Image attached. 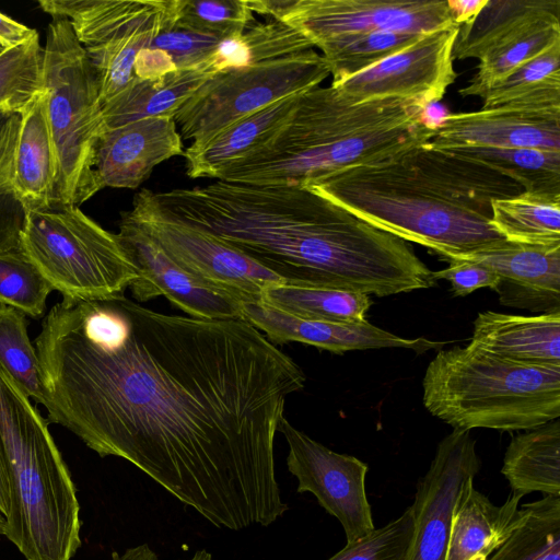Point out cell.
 I'll return each instance as SVG.
<instances>
[{"mask_svg": "<svg viewBox=\"0 0 560 560\" xmlns=\"http://www.w3.org/2000/svg\"><path fill=\"white\" fill-rule=\"evenodd\" d=\"M49 421L135 465L219 528L288 504L275 439L302 369L244 319L160 313L124 294L62 299L34 341Z\"/></svg>", "mask_w": 560, "mask_h": 560, "instance_id": "6da1fadb", "label": "cell"}, {"mask_svg": "<svg viewBox=\"0 0 560 560\" xmlns=\"http://www.w3.org/2000/svg\"><path fill=\"white\" fill-rule=\"evenodd\" d=\"M151 196L165 214L236 248L287 284L382 298L435 282L407 242L303 186L214 180Z\"/></svg>", "mask_w": 560, "mask_h": 560, "instance_id": "7a4b0ae2", "label": "cell"}, {"mask_svg": "<svg viewBox=\"0 0 560 560\" xmlns=\"http://www.w3.org/2000/svg\"><path fill=\"white\" fill-rule=\"evenodd\" d=\"M303 187L447 261L504 241L490 222L491 202L523 191L512 179L429 141Z\"/></svg>", "mask_w": 560, "mask_h": 560, "instance_id": "3957f363", "label": "cell"}, {"mask_svg": "<svg viewBox=\"0 0 560 560\" xmlns=\"http://www.w3.org/2000/svg\"><path fill=\"white\" fill-rule=\"evenodd\" d=\"M425 112L399 98L354 103L332 85L316 86L299 95L289 118L264 145L233 162L215 180L305 186L430 141L434 124Z\"/></svg>", "mask_w": 560, "mask_h": 560, "instance_id": "277c9868", "label": "cell"}, {"mask_svg": "<svg viewBox=\"0 0 560 560\" xmlns=\"http://www.w3.org/2000/svg\"><path fill=\"white\" fill-rule=\"evenodd\" d=\"M0 438L10 491L4 536L26 560H71L82 544L77 488L47 421L2 369Z\"/></svg>", "mask_w": 560, "mask_h": 560, "instance_id": "5b68a950", "label": "cell"}, {"mask_svg": "<svg viewBox=\"0 0 560 560\" xmlns=\"http://www.w3.org/2000/svg\"><path fill=\"white\" fill-rule=\"evenodd\" d=\"M422 388L427 410L454 429L530 430L560 417V365L508 360L471 342L440 350Z\"/></svg>", "mask_w": 560, "mask_h": 560, "instance_id": "8992f818", "label": "cell"}, {"mask_svg": "<svg viewBox=\"0 0 560 560\" xmlns=\"http://www.w3.org/2000/svg\"><path fill=\"white\" fill-rule=\"evenodd\" d=\"M42 85L58 165L55 207H79L98 192L94 163L105 124L95 71L61 18L48 25Z\"/></svg>", "mask_w": 560, "mask_h": 560, "instance_id": "52a82bcc", "label": "cell"}, {"mask_svg": "<svg viewBox=\"0 0 560 560\" xmlns=\"http://www.w3.org/2000/svg\"><path fill=\"white\" fill-rule=\"evenodd\" d=\"M20 247L62 299L120 295L140 277L118 235L74 206L23 212Z\"/></svg>", "mask_w": 560, "mask_h": 560, "instance_id": "ba28073f", "label": "cell"}, {"mask_svg": "<svg viewBox=\"0 0 560 560\" xmlns=\"http://www.w3.org/2000/svg\"><path fill=\"white\" fill-rule=\"evenodd\" d=\"M329 74L314 49L212 74L185 101L174 120L182 139L200 144L245 116L319 86Z\"/></svg>", "mask_w": 560, "mask_h": 560, "instance_id": "9c48e42d", "label": "cell"}, {"mask_svg": "<svg viewBox=\"0 0 560 560\" xmlns=\"http://www.w3.org/2000/svg\"><path fill=\"white\" fill-rule=\"evenodd\" d=\"M125 213L184 271L244 303L260 302L268 289L284 283L236 248L165 214L155 205L149 189L138 192L131 210Z\"/></svg>", "mask_w": 560, "mask_h": 560, "instance_id": "30bf717a", "label": "cell"}, {"mask_svg": "<svg viewBox=\"0 0 560 560\" xmlns=\"http://www.w3.org/2000/svg\"><path fill=\"white\" fill-rule=\"evenodd\" d=\"M254 13L282 21L314 45L373 31L427 34L454 23L447 0H247Z\"/></svg>", "mask_w": 560, "mask_h": 560, "instance_id": "8fae6325", "label": "cell"}, {"mask_svg": "<svg viewBox=\"0 0 560 560\" xmlns=\"http://www.w3.org/2000/svg\"><path fill=\"white\" fill-rule=\"evenodd\" d=\"M279 432L289 446L287 465L298 479V492L315 495L319 505L339 521L347 542L372 532L375 526L365 490L368 465L352 455L329 450L285 417Z\"/></svg>", "mask_w": 560, "mask_h": 560, "instance_id": "7c38bea8", "label": "cell"}, {"mask_svg": "<svg viewBox=\"0 0 560 560\" xmlns=\"http://www.w3.org/2000/svg\"><path fill=\"white\" fill-rule=\"evenodd\" d=\"M459 25L423 34L374 67L331 84L354 103L399 98L425 108L443 98L456 81L453 49Z\"/></svg>", "mask_w": 560, "mask_h": 560, "instance_id": "4fadbf2b", "label": "cell"}, {"mask_svg": "<svg viewBox=\"0 0 560 560\" xmlns=\"http://www.w3.org/2000/svg\"><path fill=\"white\" fill-rule=\"evenodd\" d=\"M480 469L470 431L453 429L438 444L411 505L415 533L408 560H445L451 516L457 494Z\"/></svg>", "mask_w": 560, "mask_h": 560, "instance_id": "5bb4252c", "label": "cell"}, {"mask_svg": "<svg viewBox=\"0 0 560 560\" xmlns=\"http://www.w3.org/2000/svg\"><path fill=\"white\" fill-rule=\"evenodd\" d=\"M117 235L140 270L129 287L138 303L164 295L190 317L243 319L242 300L188 275L125 212Z\"/></svg>", "mask_w": 560, "mask_h": 560, "instance_id": "9a60e30c", "label": "cell"}, {"mask_svg": "<svg viewBox=\"0 0 560 560\" xmlns=\"http://www.w3.org/2000/svg\"><path fill=\"white\" fill-rule=\"evenodd\" d=\"M184 151L173 117H148L105 128L95 152L97 189H135L155 166L173 156L184 155Z\"/></svg>", "mask_w": 560, "mask_h": 560, "instance_id": "2e32d148", "label": "cell"}, {"mask_svg": "<svg viewBox=\"0 0 560 560\" xmlns=\"http://www.w3.org/2000/svg\"><path fill=\"white\" fill-rule=\"evenodd\" d=\"M463 259L494 271L498 282L492 290L501 305L539 314L560 312V245L504 240Z\"/></svg>", "mask_w": 560, "mask_h": 560, "instance_id": "e0dca14e", "label": "cell"}, {"mask_svg": "<svg viewBox=\"0 0 560 560\" xmlns=\"http://www.w3.org/2000/svg\"><path fill=\"white\" fill-rule=\"evenodd\" d=\"M242 314L244 320L260 330L273 345L296 341L334 353L380 348H405L422 353L444 345L423 337L404 338L368 320L335 323L306 319L264 302L243 303Z\"/></svg>", "mask_w": 560, "mask_h": 560, "instance_id": "ac0fdd59", "label": "cell"}, {"mask_svg": "<svg viewBox=\"0 0 560 560\" xmlns=\"http://www.w3.org/2000/svg\"><path fill=\"white\" fill-rule=\"evenodd\" d=\"M429 142L439 149L478 145L560 151V112L497 107L452 113L434 124Z\"/></svg>", "mask_w": 560, "mask_h": 560, "instance_id": "d6986e66", "label": "cell"}, {"mask_svg": "<svg viewBox=\"0 0 560 560\" xmlns=\"http://www.w3.org/2000/svg\"><path fill=\"white\" fill-rule=\"evenodd\" d=\"M39 8L67 20L84 48L127 35H160L175 27L180 0H40Z\"/></svg>", "mask_w": 560, "mask_h": 560, "instance_id": "ffe728a7", "label": "cell"}, {"mask_svg": "<svg viewBox=\"0 0 560 560\" xmlns=\"http://www.w3.org/2000/svg\"><path fill=\"white\" fill-rule=\"evenodd\" d=\"M19 115L11 195L23 212L52 209L58 165L43 88Z\"/></svg>", "mask_w": 560, "mask_h": 560, "instance_id": "44dd1931", "label": "cell"}, {"mask_svg": "<svg viewBox=\"0 0 560 560\" xmlns=\"http://www.w3.org/2000/svg\"><path fill=\"white\" fill-rule=\"evenodd\" d=\"M474 478L465 480L454 503L445 560H488L521 521L523 495L511 492L494 505L475 489Z\"/></svg>", "mask_w": 560, "mask_h": 560, "instance_id": "7402d4cb", "label": "cell"}, {"mask_svg": "<svg viewBox=\"0 0 560 560\" xmlns=\"http://www.w3.org/2000/svg\"><path fill=\"white\" fill-rule=\"evenodd\" d=\"M470 342L494 355L528 364L560 365V312L534 316L486 311Z\"/></svg>", "mask_w": 560, "mask_h": 560, "instance_id": "603a6c76", "label": "cell"}, {"mask_svg": "<svg viewBox=\"0 0 560 560\" xmlns=\"http://www.w3.org/2000/svg\"><path fill=\"white\" fill-rule=\"evenodd\" d=\"M299 95L238 119L203 143L190 144L184 151L187 176L218 179L229 165L259 149L279 130L294 109Z\"/></svg>", "mask_w": 560, "mask_h": 560, "instance_id": "cb8c5ba5", "label": "cell"}, {"mask_svg": "<svg viewBox=\"0 0 560 560\" xmlns=\"http://www.w3.org/2000/svg\"><path fill=\"white\" fill-rule=\"evenodd\" d=\"M512 438L502 475L513 493L560 495V421H549Z\"/></svg>", "mask_w": 560, "mask_h": 560, "instance_id": "d4e9b609", "label": "cell"}, {"mask_svg": "<svg viewBox=\"0 0 560 560\" xmlns=\"http://www.w3.org/2000/svg\"><path fill=\"white\" fill-rule=\"evenodd\" d=\"M560 43V10L547 12L506 34L478 58L477 71L458 93L481 96L490 86L552 45Z\"/></svg>", "mask_w": 560, "mask_h": 560, "instance_id": "484cf974", "label": "cell"}, {"mask_svg": "<svg viewBox=\"0 0 560 560\" xmlns=\"http://www.w3.org/2000/svg\"><path fill=\"white\" fill-rule=\"evenodd\" d=\"M313 43L293 26L270 19L254 21L242 34L223 38L198 71L212 75L265 61L302 54Z\"/></svg>", "mask_w": 560, "mask_h": 560, "instance_id": "4316f807", "label": "cell"}, {"mask_svg": "<svg viewBox=\"0 0 560 560\" xmlns=\"http://www.w3.org/2000/svg\"><path fill=\"white\" fill-rule=\"evenodd\" d=\"M210 75L196 70H175L160 79L133 81L102 105L105 128L148 117H173L191 93Z\"/></svg>", "mask_w": 560, "mask_h": 560, "instance_id": "83f0119b", "label": "cell"}, {"mask_svg": "<svg viewBox=\"0 0 560 560\" xmlns=\"http://www.w3.org/2000/svg\"><path fill=\"white\" fill-rule=\"evenodd\" d=\"M480 97L481 109L560 110V43L516 68Z\"/></svg>", "mask_w": 560, "mask_h": 560, "instance_id": "f1b7e54d", "label": "cell"}, {"mask_svg": "<svg viewBox=\"0 0 560 560\" xmlns=\"http://www.w3.org/2000/svg\"><path fill=\"white\" fill-rule=\"evenodd\" d=\"M442 150L495 171L524 192L560 197V151L478 145Z\"/></svg>", "mask_w": 560, "mask_h": 560, "instance_id": "f546056e", "label": "cell"}, {"mask_svg": "<svg viewBox=\"0 0 560 560\" xmlns=\"http://www.w3.org/2000/svg\"><path fill=\"white\" fill-rule=\"evenodd\" d=\"M490 222L509 242L527 245H560V197L522 191L494 199Z\"/></svg>", "mask_w": 560, "mask_h": 560, "instance_id": "4dcf8cb0", "label": "cell"}, {"mask_svg": "<svg viewBox=\"0 0 560 560\" xmlns=\"http://www.w3.org/2000/svg\"><path fill=\"white\" fill-rule=\"evenodd\" d=\"M260 302L298 317L335 323L364 322L372 305L364 293L287 283L268 289Z\"/></svg>", "mask_w": 560, "mask_h": 560, "instance_id": "1f68e13d", "label": "cell"}, {"mask_svg": "<svg viewBox=\"0 0 560 560\" xmlns=\"http://www.w3.org/2000/svg\"><path fill=\"white\" fill-rule=\"evenodd\" d=\"M557 9L560 0H487L476 16L459 25L453 58L478 59L504 35Z\"/></svg>", "mask_w": 560, "mask_h": 560, "instance_id": "d6a6232c", "label": "cell"}, {"mask_svg": "<svg viewBox=\"0 0 560 560\" xmlns=\"http://www.w3.org/2000/svg\"><path fill=\"white\" fill-rule=\"evenodd\" d=\"M422 35L393 31L351 33L324 38L315 47L323 52L331 84H337L407 48Z\"/></svg>", "mask_w": 560, "mask_h": 560, "instance_id": "836d02e7", "label": "cell"}, {"mask_svg": "<svg viewBox=\"0 0 560 560\" xmlns=\"http://www.w3.org/2000/svg\"><path fill=\"white\" fill-rule=\"evenodd\" d=\"M522 517L488 560H560V495L521 506Z\"/></svg>", "mask_w": 560, "mask_h": 560, "instance_id": "e575fe53", "label": "cell"}, {"mask_svg": "<svg viewBox=\"0 0 560 560\" xmlns=\"http://www.w3.org/2000/svg\"><path fill=\"white\" fill-rule=\"evenodd\" d=\"M0 369L33 400L44 404L39 361L27 334L26 315L0 304Z\"/></svg>", "mask_w": 560, "mask_h": 560, "instance_id": "d590c367", "label": "cell"}, {"mask_svg": "<svg viewBox=\"0 0 560 560\" xmlns=\"http://www.w3.org/2000/svg\"><path fill=\"white\" fill-rule=\"evenodd\" d=\"M39 37L0 54V114H20L42 90Z\"/></svg>", "mask_w": 560, "mask_h": 560, "instance_id": "8d00e7d4", "label": "cell"}, {"mask_svg": "<svg viewBox=\"0 0 560 560\" xmlns=\"http://www.w3.org/2000/svg\"><path fill=\"white\" fill-rule=\"evenodd\" d=\"M52 290L20 246L0 250L1 305L37 318L44 314L47 296Z\"/></svg>", "mask_w": 560, "mask_h": 560, "instance_id": "74e56055", "label": "cell"}, {"mask_svg": "<svg viewBox=\"0 0 560 560\" xmlns=\"http://www.w3.org/2000/svg\"><path fill=\"white\" fill-rule=\"evenodd\" d=\"M155 34H132L85 48L95 71L102 105L122 92L136 78L138 52L150 46Z\"/></svg>", "mask_w": 560, "mask_h": 560, "instance_id": "f35d334b", "label": "cell"}, {"mask_svg": "<svg viewBox=\"0 0 560 560\" xmlns=\"http://www.w3.org/2000/svg\"><path fill=\"white\" fill-rule=\"evenodd\" d=\"M255 21L247 0H180L176 28L223 39Z\"/></svg>", "mask_w": 560, "mask_h": 560, "instance_id": "ab89813d", "label": "cell"}, {"mask_svg": "<svg viewBox=\"0 0 560 560\" xmlns=\"http://www.w3.org/2000/svg\"><path fill=\"white\" fill-rule=\"evenodd\" d=\"M415 533L411 506L386 525L347 545L328 560H408Z\"/></svg>", "mask_w": 560, "mask_h": 560, "instance_id": "60d3db41", "label": "cell"}, {"mask_svg": "<svg viewBox=\"0 0 560 560\" xmlns=\"http://www.w3.org/2000/svg\"><path fill=\"white\" fill-rule=\"evenodd\" d=\"M220 40L214 36L174 27L158 35L149 47L167 52L179 70L198 71Z\"/></svg>", "mask_w": 560, "mask_h": 560, "instance_id": "b9f144b4", "label": "cell"}, {"mask_svg": "<svg viewBox=\"0 0 560 560\" xmlns=\"http://www.w3.org/2000/svg\"><path fill=\"white\" fill-rule=\"evenodd\" d=\"M448 262L447 268L432 272V277L434 281H448L455 295L466 296L480 288L493 289L498 282L494 271L480 262L464 259Z\"/></svg>", "mask_w": 560, "mask_h": 560, "instance_id": "7bdbcfd3", "label": "cell"}, {"mask_svg": "<svg viewBox=\"0 0 560 560\" xmlns=\"http://www.w3.org/2000/svg\"><path fill=\"white\" fill-rule=\"evenodd\" d=\"M177 70L172 57L162 49L147 47L141 49L135 62V77L141 80L160 79Z\"/></svg>", "mask_w": 560, "mask_h": 560, "instance_id": "ee69618b", "label": "cell"}, {"mask_svg": "<svg viewBox=\"0 0 560 560\" xmlns=\"http://www.w3.org/2000/svg\"><path fill=\"white\" fill-rule=\"evenodd\" d=\"M38 37L36 30L31 28L0 12V48L12 49Z\"/></svg>", "mask_w": 560, "mask_h": 560, "instance_id": "f6af8a7d", "label": "cell"}, {"mask_svg": "<svg viewBox=\"0 0 560 560\" xmlns=\"http://www.w3.org/2000/svg\"><path fill=\"white\" fill-rule=\"evenodd\" d=\"M487 0H447L453 21L457 25H462L470 21L480 9L485 5Z\"/></svg>", "mask_w": 560, "mask_h": 560, "instance_id": "bcb514c9", "label": "cell"}, {"mask_svg": "<svg viewBox=\"0 0 560 560\" xmlns=\"http://www.w3.org/2000/svg\"><path fill=\"white\" fill-rule=\"evenodd\" d=\"M110 560H159L155 551L148 544L126 549L122 553L113 551Z\"/></svg>", "mask_w": 560, "mask_h": 560, "instance_id": "7dc6e473", "label": "cell"}, {"mask_svg": "<svg viewBox=\"0 0 560 560\" xmlns=\"http://www.w3.org/2000/svg\"><path fill=\"white\" fill-rule=\"evenodd\" d=\"M9 501H10V491H9L8 468H7L3 445H2L1 438H0V511L4 514V516L8 514V511H9Z\"/></svg>", "mask_w": 560, "mask_h": 560, "instance_id": "c3c4849f", "label": "cell"}, {"mask_svg": "<svg viewBox=\"0 0 560 560\" xmlns=\"http://www.w3.org/2000/svg\"><path fill=\"white\" fill-rule=\"evenodd\" d=\"M188 560H213L212 555L207 550L196 551Z\"/></svg>", "mask_w": 560, "mask_h": 560, "instance_id": "681fc988", "label": "cell"}, {"mask_svg": "<svg viewBox=\"0 0 560 560\" xmlns=\"http://www.w3.org/2000/svg\"><path fill=\"white\" fill-rule=\"evenodd\" d=\"M5 529H7V517L0 511V535H5Z\"/></svg>", "mask_w": 560, "mask_h": 560, "instance_id": "f907efd6", "label": "cell"}, {"mask_svg": "<svg viewBox=\"0 0 560 560\" xmlns=\"http://www.w3.org/2000/svg\"><path fill=\"white\" fill-rule=\"evenodd\" d=\"M3 51V49L0 48V54Z\"/></svg>", "mask_w": 560, "mask_h": 560, "instance_id": "816d5d0a", "label": "cell"}]
</instances>
